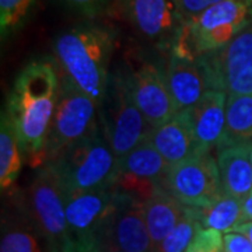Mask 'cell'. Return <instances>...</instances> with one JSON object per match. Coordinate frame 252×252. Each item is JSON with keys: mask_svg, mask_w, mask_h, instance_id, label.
<instances>
[{"mask_svg": "<svg viewBox=\"0 0 252 252\" xmlns=\"http://www.w3.org/2000/svg\"><path fill=\"white\" fill-rule=\"evenodd\" d=\"M23 162V152L20 147L16 127L4 111L0 124V187L10 188L17 180Z\"/></svg>", "mask_w": 252, "mask_h": 252, "instance_id": "obj_21", "label": "cell"}, {"mask_svg": "<svg viewBox=\"0 0 252 252\" xmlns=\"http://www.w3.org/2000/svg\"><path fill=\"white\" fill-rule=\"evenodd\" d=\"M46 164L58 175L66 192L112 188L118 175V158L101 125Z\"/></svg>", "mask_w": 252, "mask_h": 252, "instance_id": "obj_3", "label": "cell"}, {"mask_svg": "<svg viewBox=\"0 0 252 252\" xmlns=\"http://www.w3.org/2000/svg\"><path fill=\"white\" fill-rule=\"evenodd\" d=\"M161 189L189 207H205L220 198L221 185L217 161L210 153L170 165Z\"/></svg>", "mask_w": 252, "mask_h": 252, "instance_id": "obj_8", "label": "cell"}, {"mask_svg": "<svg viewBox=\"0 0 252 252\" xmlns=\"http://www.w3.org/2000/svg\"><path fill=\"white\" fill-rule=\"evenodd\" d=\"M252 26V0H223L184 24L170 55L196 61Z\"/></svg>", "mask_w": 252, "mask_h": 252, "instance_id": "obj_4", "label": "cell"}, {"mask_svg": "<svg viewBox=\"0 0 252 252\" xmlns=\"http://www.w3.org/2000/svg\"><path fill=\"white\" fill-rule=\"evenodd\" d=\"M69 9L86 18H95L104 13L111 0H62Z\"/></svg>", "mask_w": 252, "mask_h": 252, "instance_id": "obj_27", "label": "cell"}, {"mask_svg": "<svg viewBox=\"0 0 252 252\" xmlns=\"http://www.w3.org/2000/svg\"><path fill=\"white\" fill-rule=\"evenodd\" d=\"M132 98L152 127L165 124L180 112L165 83L164 69L153 62H142L126 76Z\"/></svg>", "mask_w": 252, "mask_h": 252, "instance_id": "obj_12", "label": "cell"}, {"mask_svg": "<svg viewBox=\"0 0 252 252\" xmlns=\"http://www.w3.org/2000/svg\"><path fill=\"white\" fill-rule=\"evenodd\" d=\"M59 83L55 63L42 58L31 61L20 70L10 91L6 112L16 127L21 152L34 165L46 161V142Z\"/></svg>", "mask_w": 252, "mask_h": 252, "instance_id": "obj_1", "label": "cell"}, {"mask_svg": "<svg viewBox=\"0 0 252 252\" xmlns=\"http://www.w3.org/2000/svg\"><path fill=\"white\" fill-rule=\"evenodd\" d=\"M225 91L210 90L196 105L189 108L193 133L203 153L219 147L225 129Z\"/></svg>", "mask_w": 252, "mask_h": 252, "instance_id": "obj_16", "label": "cell"}, {"mask_svg": "<svg viewBox=\"0 0 252 252\" xmlns=\"http://www.w3.org/2000/svg\"><path fill=\"white\" fill-rule=\"evenodd\" d=\"M202 228L203 227L199 220L198 209L188 207L185 216L172 228L171 233L156 247L154 252H185Z\"/></svg>", "mask_w": 252, "mask_h": 252, "instance_id": "obj_23", "label": "cell"}, {"mask_svg": "<svg viewBox=\"0 0 252 252\" xmlns=\"http://www.w3.org/2000/svg\"><path fill=\"white\" fill-rule=\"evenodd\" d=\"M217 165L224 193L237 199H244L251 192L252 162L250 144L230 146L220 150Z\"/></svg>", "mask_w": 252, "mask_h": 252, "instance_id": "obj_17", "label": "cell"}, {"mask_svg": "<svg viewBox=\"0 0 252 252\" xmlns=\"http://www.w3.org/2000/svg\"><path fill=\"white\" fill-rule=\"evenodd\" d=\"M233 231H237V233H241V234H244L247 238H248V240H250V243L252 244V220L240 223V224L237 225Z\"/></svg>", "mask_w": 252, "mask_h": 252, "instance_id": "obj_31", "label": "cell"}, {"mask_svg": "<svg viewBox=\"0 0 252 252\" xmlns=\"http://www.w3.org/2000/svg\"><path fill=\"white\" fill-rule=\"evenodd\" d=\"M212 90L227 94H252V26L227 45L198 58Z\"/></svg>", "mask_w": 252, "mask_h": 252, "instance_id": "obj_10", "label": "cell"}, {"mask_svg": "<svg viewBox=\"0 0 252 252\" xmlns=\"http://www.w3.org/2000/svg\"><path fill=\"white\" fill-rule=\"evenodd\" d=\"M35 228L24 224L7 227L0 241V252H45Z\"/></svg>", "mask_w": 252, "mask_h": 252, "instance_id": "obj_24", "label": "cell"}, {"mask_svg": "<svg viewBox=\"0 0 252 252\" xmlns=\"http://www.w3.org/2000/svg\"><path fill=\"white\" fill-rule=\"evenodd\" d=\"M95 244H89V245H76V250L74 252H94L95 250Z\"/></svg>", "mask_w": 252, "mask_h": 252, "instance_id": "obj_33", "label": "cell"}, {"mask_svg": "<svg viewBox=\"0 0 252 252\" xmlns=\"http://www.w3.org/2000/svg\"><path fill=\"white\" fill-rule=\"evenodd\" d=\"M165 83L178 111L192 108L210 91L206 70L199 59L188 61L170 55L164 69Z\"/></svg>", "mask_w": 252, "mask_h": 252, "instance_id": "obj_15", "label": "cell"}, {"mask_svg": "<svg viewBox=\"0 0 252 252\" xmlns=\"http://www.w3.org/2000/svg\"><path fill=\"white\" fill-rule=\"evenodd\" d=\"M250 157H251V162H252V143L250 144Z\"/></svg>", "mask_w": 252, "mask_h": 252, "instance_id": "obj_34", "label": "cell"}, {"mask_svg": "<svg viewBox=\"0 0 252 252\" xmlns=\"http://www.w3.org/2000/svg\"><path fill=\"white\" fill-rule=\"evenodd\" d=\"M52 124L46 142V162L51 161L69 146L77 143L99 125L98 105L63 74Z\"/></svg>", "mask_w": 252, "mask_h": 252, "instance_id": "obj_7", "label": "cell"}, {"mask_svg": "<svg viewBox=\"0 0 252 252\" xmlns=\"http://www.w3.org/2000/svg\"><path fill=\"white\" fill-rule=\"evenodd\" d=\"M35 0H0V28L1 36L17 31L27 20Z\"/></svg>", "mask_w": 252, "mask_h": 252, "instance_id": "obj_25", "label": "cell"}, {"mask_svg": "<svg viewBox=\"0 0 252 252\" xmlns=\"http://www.w3.org/2000/svg\"><path fill=\"white\" fill-rule=\"evenodd\" d=\"M98 109L99 125L118 161L153 132L132 98L126 76H111L105 98Z\"/></svg>", "mask_w": 252, "mask_h": 252, "instance_id": "obj_6", "label": "cell"}, {"mask_svg": "<svg viewBox=\"0 0 252 252\" xmlns=\"http://www.w3.org/2000/svg\"><path fill=\"white\" fill-rule=\"evenodd\" d=\"M241 205H243V220H241V223L250 221V220H252V190L245 198L241 199Z\"/></svg>", "mask_w": 252, "mask_h": 252, "instance_id": "obj_30", "label": "cell"}, {"mask_svg": "<svg viewBox=\"0 0 252 252\" xmlns=\"http://www.w3.org/2000/svg\"><path fill=\"white\" fill-rule=\"evenodd\" d=\"M168 168L170 164L157 152L150 136L118 161V172H125L142 180L154 181L160 185Z\"/></svg>", "mask_w": 252, "mask_h": 252, "instance_id": "obj_20", "label": "cell"}, {"mask_svg": "<svg viewBox=\"0 0 252 252\" xmlns=\"http://www.w3.org/2000/svg\"><path fill=\"white\" fill-rule=\"evenodd\" d=\"M221 252H252V244L241 233L230 231L223 237V251Z\"/></svg>", "mask_w": 252, "mask_h": 252, "instance_id": "obj_29", "label": "cell"}, {"mask_svg": "<svg viewBox=\"0 0 252 252\" xmlns=\"http://www.w3.org/2000/svg\"><path fill=\"white\" fill-rule=\"evenodd\" d=\"M150 140L170 165L207 154L198 144L188 109L177 112L170 121L154 127Z\"/></svg>", "mask_w": 252, "mask_h": 252, "instance_id": "obj_14", "label": "cell"}, {"mask_svg": "<svg viewBox=\"0 0 252 252\" xmlns=\"http://www.w3.org/2000/svg\"><path fill=\"white\" fill-rule=\"evenodd\" d=\"M188 207L162 189L144 202V219L154 244V250L180 223L181 219L188 212Z\"/></svg>", "mask_w": 252, "mask_h": 252, "instance_id": "obj_18", "label": "cell"}, {"mask_svg": "<svg viewBox=\"0 0 252 252\" xmlns=\"http://www.w3.org/2000/svg\"><path fill=\"white\" fill-rule=\"evenodd\" d=\"M28 216L51 252H74L76 244L66 219L64 189L46 164L36 172L27 192Z\"/></svg>", "mask_w": 252, "mask_h": 252, "instance_id": "obj_5", "label": "cell"}, {"mask_svg": "<svg viewBox=\"0 0 252 252\" xmlns=\"http://www.w3.org/2000/svg\"><path fill=\"white\" fill-rule=\"evenodd\" d=\"M114 188L66 192V219L76 245H87L98 241L101 231L115 206Z\"/></svg>", "mask_w": 252, "mask_h": 252, "instance_id": "obj_11", "label": "cell"}, {"mask_svg": "<svg viewBox=\"0 0 252 252\" xmlns=\"http://www.w3.org/2000/svg\"><path fill=\"white\" fill-rule=\"evenodd\" d=\"M115 32L97 23H83L64 30L54 39L55 61L64 76L99 105L109 84V62Z\"/></svg>", "mask_w": 252, "mask_h": 252, "instance_id": "obj_2", "label": "cell"}, {"mask_svg": "<svg viewBox=\"0 0 252 252\" xmlns=\"http://www.w3.org/2000/svg\"><path fill=\"white\" fill-rule=\"evenodd\" d=\"M223 237L224 234L220 231L212 228H202L185 252H221Z\"/></svg>", "mask_w": 252, "mask_h": 252, "instance_id": "obj_26", "label": "cell"}, {"mask_svg": "<svg viewBox=\"0 0 252 252\" xmlns=\"http://www.w3.org/2000/svg\"><path fill=\"white\" fill-rule=\"evenodd\" d=\"M220 1H223V0H177V4H178V9H180L182 17L187 23L192 18L198 17L199 14H202L203 11L213 7Z\"/></svg>", "mask_w": 252, "mask_h": 252, "instance_id": "obj_28", "label": "cell"}, {"mask_svg": "<svg viewBox=\"0 0 252 252\" xmlns=\"http://www.w3.org/2000/svg\"><path fill=\"white\" fill-rule=\"evenodd\" d=\"M118 10L137 35L171 52L185 20L177 0H115Z\"/></svg>", "mask_w": 252, "mask_h": 252, "instance_id": "obj_9", "label": "cell"}, {"mask_svg": "<svg viewBox=\"0 0 252 252\" xmlns=\"http://www.w3.org/2000/svg\"><path fill=\"white\" fill-rule=\"evenodd\" d=\"M114 190L117 193L115 206L98 241H107L127 252H154V244L144 219L143 203L115 188Z\"/></svg>", "mask_w": 252, "mask_h": 252, "instance_id": "obj_13", "label": "cell"}, {"mask_svg": "<svg viewBox=\"0 0 252 252\" xmlns=\"http://www.w3.org/2000/svg\"><path fill=\"white\" fill-rule=\"evenodd\" d=\"M198 215L203 228H212L223 234L230 233L243 220L241 199L223 193L213 203L205 207H199Z\"/></svg>", "mask_w": 252, "mask_h": 252, "instance_id": "obj_22", "label": "cell"}, {"mask_svg": "<svg viewBox=\"0 0 252 252\" xmlns=\"http://www.w3.org/2000/svg\"><path fill=\"white\" fill-rule=\"evenodd\" d=\"M252 143V94H227L225 129L219 150Z\"/></svg>", "mask_w": 252, "mask_h": 252, "instance_id": "obj_19", "label": "cell"}, {"mask_svg": "<svg viewBox=\"0 0 252 252\" xmlns=\"http://www.w3.org/2000/svg\"><path fill=\"white\" fill-rule=\"evenodd\" d=\"M94 252H127L118 248L112 244L107 243V241H97V245H95V250Z\"/></svg>", "mask_w": 252, "mask_h": 252, "instance_id": "obj_32", "label": "cell"}]
</instances>
